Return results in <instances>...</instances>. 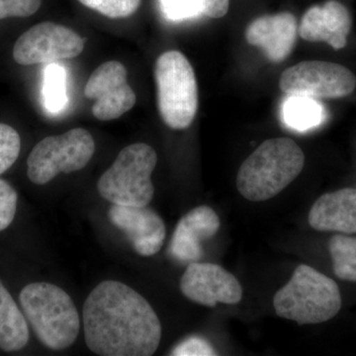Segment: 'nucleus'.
<instances>
[{
	"instance_id": "f257e3e1",
	"label": "nucleus",
	"mask_w": 356,
	"mask_h": 356,
	"mask_svg": "<svg viewBox=\"0 0 356 356\" xmlns=\"http://www.w3.org/2000/svg\"><path fill=\"white\" fill-rule=\"evenodd\" d=\"M89 350L102 356H149L158 350L161 325L142 295L107 280L88 295L83 311Z\"/></svg>"
},
{
	"instance_id": "f03ea898",
	"label": "nucleus",
	"mask_w": 356,
	"mask_h": 356,
	"mask_svg": "<svg viewBox=\"0 0 356 356\" xmlns=\"http://www.w3.org/2000/svg\"><path fill=\"white\" fill-rule=\"evenodd\" d=\"M305 165V154L289 138H273L262 143L241 165L236 187L252 202L280 194L296 179Z\"/></svg>"
},
{
	"instance_id": "7ed1b4c3",
	"label": "nucleus",
	"mask_w": 356,
	"mask_h": 356,
	"mask_svg": "<svg viewBox=\"0 0 356 356\" xmlns=\"http://www.w3.org/2000/svg\"><path fill=\"white\" fill-rule=\"evenodd\" d=\"M21 308L40 341L54 350H63L76 341L79 316L70 295L57 285L34 282L19 295Z\"/></svg>"
},
{
	"instance_id": "20e7f679",
	"label": "nucleus",
	"mask_w": 356,
	"mask_h": 356,
	"mask_svg": "<svg viewBox=\"0 0 356 356\" xmlns=\"http://www.w3.org/2000/svg\"><path fill=\"white\" fill-rule=\"evenodd\" d=\"M273 305L280 317L300 325L320 324L336 317L341 308V295L332 278L301 264L289 282L276 293Z\"/></svg>"
},
{
	"instance_id": "39448f33",
	"label": "nucleus",
	"mask_w": 356,
	"mask_h": 356,
	"mask_svg": "<svg viewBox=\"0 0 356 356\" xmlns=\"http://www.w3.org/2000/svg\"><path fill=\"white\" fill-rule=\"evenodd\" d=\"M158 163L156 151L144 143L122 149L97 182L100 196L117 205L144 207L154 197L151 177Z\"/></svg>"
},
{
	"instance_id": "423d86ee",
	"label": "nucleus",
	"mask_w": 356,
	"mask_h": 356,
	"mask_svg": "<svg viewBox=\"0 0 356 356\" xmlns=\"http://www.w3.org/2000/svg\"><path fill=\"white\" fill-rule=\"evenodd\" d=\"M158 108L163 122L175 130L188 128L198 109L195 72L184 54H161L154 67Z\"/></svg>"
},
{
	"instance_id": "0eeeda50",
	"label": "nucleus",
	"mask_w": 356,
	"mask_h": 356,
	"mask_svg": "<svg viewBox=\"0 0 356 356\" xmlns=\"http://www.w3.org/2000/svg\"><path fill=\"white\" fill-rule=\"evenodd\" d=\"M95 151V140L86 129H72L63 135L44 138L29 154L28 178L34 184L44 185L60 173L83 170Z\"/></svg>"
},
{
	"instance_id": "6e6552de",
	"label": "nucleus",
	"mask_w": 356,
	"mask_h": 356,
	"mask_svg": "<svg viewBox=\"0 0 356 356\" xmlns=\"http://www.w3.org/2000/svg\"><path fill=\"white\" fill-rule=\"evenodd\" d=\"M280 88L287 95L305 96L317 100L339 99L355 91L356 76L343 65L306 60L283 72Z\"/></svg>"
},
{
	"instance_id": "1a4fd4ad",
	"label": "nucleus",
	"mask_w": 356,
	"mask_h": 356,
	"mask_svg": "<svg viewBox=\"0 0 356 356\" xmlns=\"http://www.w3.org/2000/svg\"><path fill=\"white\" fill-rule=\"evenodd\" d=\"M84 39L63 25L43 22L23 33L13 48L17 64L31 65L76 58L83 53Z\"/></svg>"
},
{
	"instance_id": "9d476101",
	"label": "nucleus",
	"mask_w": 356,
	"mask_h": 356,
	"mask_svg": "<svg viewBox=\"0 0 356 356\" xmlns=\"http://www.w3.org/2000/svg\"><path fill=\"white\" fill-rule=\"evenodd\" d=\"M84 95L95 100L92 114L102 121L114 120L133 108L136 95L128 84L127 70L116 60L104 63L88 79Z\"/></svg>"
},
{
	"instance_id": "9b49d317",
	"label": "nucleus",
	"mask_w": 356,
	"mask_h": 356,
	"mask_svg": "<svg viewBox=\"0 0 356 356\" xmlns=\"http://www.w3.org/2000/svg\"><path fill=\"white\" fill-rule=\"evenodd\" d=\"M180 289L186 298L207 307L235 305L243 298L240 282L218 264H191L181 277Z\"/></svg>"
},
{
	"instance_id": "f8f14e48",
	"label": "nucleus",
	"mask_w": 356,
	"mask_h": 356,
	"mask_svg": "<svg viewBox=\"0 0 356 356\" xmlns=\"http://www.w3.org/2000/svg\"><path fill=\"white\" fill-rule=\"evenodd\" d=\"M109 220L122 229L132 243L134 250L143 257L158 254L165 240V225L154 211L135 206L113 205Z\"/></svg>"
},
{
	"instance_id": "ddd939ff",
	"label": "nucleus",
	"mask_w": 356,
	"mask_h": 356,
	"mask_svg": "<svg viewBox=\"0 0 356 356\" xmlns=\"http://www.w3.org/2000/svg\"><path fill=\"white\" fill-rule=\"evenodd\" d=\"M353 19L348 7L337 0H327L307 9L298 26L302 39L308 42H324L334 50H341L348 44Z\"/></svg>"
},
{
	"instance_id": "4468645a",
	"label": "nucleus",
	"mask_w": 356,
	"mask_h": 356,
	"mask_svg": "<svg viewBox=\"0 0 356 356\" xmlns=\"http://www.w3.org/2000/svg\"><path fill=\"white\" fill-rule=\"evenodd\" d=\"M298 24L294 14L283 11L257 18L248 26L245 39L259 47L273 63H281L289 57L296 44Z\"/></svg>"
},
{
	"instance_id": "2eb2a0df",
	"label": "nucleus",
	"mask_w": 356,
	"mask_h": 356,
	"mask_svg": "<svg viewBox=\"0 0 356 356\" xmlns=\"http://www.w3.org/2000/svg\"><path fill=\"white\" fill-rule=\"evenodd\" d=\"M219 217L212 208L200 206L189 211L178 222L170 252L182 261H193L202 254V242L213 238L220 229Z\"/></svg>"
},
{
	"instance_id": "dca6fc26",
	"label": "nucleus",
	"mask_w": 356,
	"mask_h": 356,
	"mask_svg": "<svg viewBox=\"0 0 356 356\" xmlns=\"http://www.w3.org/2000/svg\"><path fill=\"white\" fill-rule=\"evenodd\" d=\"M309 224L321 232L356 234V189L325 193L312 206Z\"/></svg>"
},
{
	"instance_id": "f3484780",
	"label": "nucleus",
	"mask_w": 356,
	"mask_h": 356,
	"mask_svg": "<svg viewBox=\"0 0 356 356\" xmlns=\"http://www.w3.org/2000/svg\"><path fill=\"white\" fill-rule=\"evenodd\" d=\"M29 337L24 313L0 281V350L6 353L23 350Z\"/></svg>"
},
{
	"instance_id": "a211bd4d",
	"label": "nucleus",
	"mask_w": 356,
	"mask_h": 356,
	"mask_svg": "<svg viewBox=\"0 0 356 356\" xmlns=\"http://www.w3.org/2000/svg\"><path fill=\"white\" fill-rule=\"evenodd\" d=\"M283 106V119L290 128L306 131L317 127L325 119V108L317 99L288 95Z\"/></svg>"
},
{
	"instance_id": "6ab92c4d",
	"label": "nucleus",
	"mask_w": 356,
	"mask_h": 356,
	"mask_svg": "<svg viewBox=\"0 0 356 356\" xmlns=\"http://www.w3.org/2000/svg\"><path fill=\"white\" fill-rule=\"evenodd\" d=\"M329 250L337 277L356 282V238L344 235L332 236L330 240Z\"/></svg>"
},
{
	"instance_id": "aec40b11",
	"label": "nucleus",
	"mask_w": 356,
	"mask_h": 356,
	"mask_svg": "<svg viewBox=\"0 0 356 356\" xmlns=\"http://www.w3.org/2000/svg\"><path fill=\"white\" fill-rule=\"evenodd\" d=\"M44 102L49 111L57 113L67 104L65 72L60 65L51 64L46 69L44 84Z\"/></svg>"
},
{
	"instance_id": "412c9836",
	"label": "nucleus",
	"mask_w": 356,
	"mask_h": 356,
	"mask_svg": "<svg viewBox=\"0 0 356 356\" xmlns=\"http://www.w3.org/2000/svg\"><path fill=\"white\" fill-rule=\"evenodd\" d=\"M84 6L112 19L133 15L140 6V0H79Z\"/></svg>"
},
{
	"instance_id": "4be33fe9",
	"label": "nucleus",
	"mask_w": 356,
	"mask_h": 356,
	"mask_svg": "<svg viewBox=\"0 0 356 356\" xmlns=\"http://www.w3.org/2000/svg\"><path fill=\"white\" fill-rule=\"evenodd\" d=\"M21 139L15 129L0 124V175L15 163L19 156Z\"/></svg>"
},
{
	"instance_id": "5701e85b",
	"label": "nucleus",
	"mask_w": 356,
	"mask_h": 356,
	"mask_svg": "<svg viewBox=\"0 0 356 356\" xmlns=\"http://www.w3.org/2000/svg\"><path fill=\"white\" fill-rule=\"evenodd\" d=\"M18 195L6 180L0 178V232L8 228L17 209Z\"/></svg>"
},
{
	"instance_id": "b1692460",
	"label": "nucleus",
	"mask_w": 356,
	"mask_h": 356,
	"mask_svg": "<svg viewBox=\"0 0 356 356\" xmlns=\"http://www.w3.org/2000/svg\"><path fill=\"white\" fill-rule=\"evenodd\" d=\"M163 13L173 20L187 19L202 13V0H161Z\"/></svg>"
},
{
	"instance_id": "393cba45",
	"label": "nucleus",
	"mask_w": 356,
	"mask_h": 356,
	"mask_svg": "<svg viewBox=\"0 0 356 356\" xmlns=\"http://www.w3.org/2000/svg\"><path fill=\"white\" fill-rule=\"evenodd\" d=\"M42 0H0V20L8 17H29L36 13Z\"/></svg>"
},
{
	"instance_id": "a878e982",
	"label": "nucleus",
	"mask_w": 356,
	"mask_h": 356,
	"mask_svg": "<svg viewBox=\"0 0 356 356\" xmlns=\"http://www.w3.org/2000/svg\"><path fill=\"white\" fill-rule=\"evenodd\" d=\"M175 356H211L216 355L214 348L206 339L192 337L178 344L172 350Z\"/></svg>"
},
{
	"instance_id": "bb28decb",
	"label": "nucleus",
	"mask_w": 356,
	"mask_h": 356,
	"mask_svg": "<svg viewBox=\"0 0 356 356\" xmlns=\"http://www.w3.org/2000/svg\"><path fill=\"white\" fill-rule=\"evenodd\" d=\"M229 7V0H202V13L214 19L224 17Z\"/></svg>"
}]
</instances>
